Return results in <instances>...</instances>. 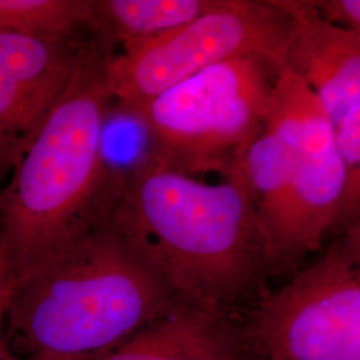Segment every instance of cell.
Masks as SVG:
<instances>
[{
  "mask_svg": "<svg viewBox=\"0 0 360 360\" xmlns=\"http://www.w3.org/2000/svg\"><path fill=\"white\" fill-rule=\"evenodd\" d=\"M240 162L223 181L206 183L144 153L124 168L112 208L179 302L230 321L274 275Z\"/></svg>",
  "mask_w": 360,
  "mask_h": 360,
  "instance_id": "obj_1",
  "label": "cell"
},
{
  "mask_svg": "<svg viewBox=\"0 0 360 360\" xmlns=\"http://www.w3.org/2000/svg\"><path fill=\"white\" fill-rule=\"evenodd\" d=\"M107 56L89 40L71 83L0 191V248L18 284L65 252L120 195L104 148L114 110Z\"/></svg>",
  "mask_w": 360,
  "mask_h": 360,
  "instance_id": "obj_2",
  "label": "cell"
},
{
  "mask_svg": "<svg viewBox=\"0 0 360 360\" xmlns=\"http://www.w3.org/2000/svg\"><path fill=\"white\" fill-rule=\"evenodd\" d=\"M112 208L16 285L7 321L23 360L92 359L179 302Z\"/></svg>",
  "mask_w": 360,
  "mask_h": 360,
  "instance_id": "obj_3",
  "label": "cell"
},
{
  "mask_svg": "<svg viewBox=\"0 0 360 360\" xmlns=\"http://www.w3.org/2000/svg\"><path fill=\"white\" fill-rule=\"evenodd\" d=\"M281 68L238 59L206 68L158 95L127 117L144 131L154 162L183 175L227 178L264 131Z\"/></svg>",
  "mask_w": 360,
  "mask_h": 360,
  "instance_id": "obj_4",
  "label": "cell"
},
{
  "mask_svg": "<svg viewBox=\"0 0 360 360\" xmlns=\"http://www.w3.org/2000/svg\"><path fill=\"white\" fill-rule=\"evenodd\" d=\"M295 19L283 0H221L210 13L105 59L114 110L127 116L158 95L212 65L263 59L283 68Z\"/></svg>",
  "mask_w": 360,
  "mask_h": 360,
  "instance_id": "obj_5",
  "label": "cell"
},
{
  "mask_svg": "<svg viewBox=\"0 0 360 360\" xmlns=\"http://www.w3.org/2000/svg\"><path fill=\"white\" fill-rule=\"evenodd\" d=\"M359 224L257 299L240 331L251 360H360Z\"/></svg>",
  "mask_w": 360,
  "mask_h": 360,
  "instance_id": "obj_6",
  "label": "cell"
},
{
  "mask_svg": "<svg viewBox=\"0 0 360 360\" xmlns=\"http://www.w3.org/2000/svg\"><path fill=\"white\" fill-rule=\"evenodd\" d=\"M266 126L292 151V233L290 266L322 248L336 230L345 172L335 143L334 124L316 95L288 68L278 74Z\"/></svg>",
  "mask_w": 360,
  "mask_h": 360,
  "instance_id": "obj_7",
  "label": "cell"
},
{
  "mask_svg": "<svg viewBox=\"0 0 360 360\" xmlns=\"http://www.w3.org/2000/svg\"><path fill=\"white\" fill-rule=\"evenodd\" d=\"M87 40V32L47 39L0 30V183L71 83Z\"/></svg>",
  "mask_w": 360,
  "mask_h": 360,
  "instance_id": "obj_8",
  "label": "cell"
},
{
  "mask_svg": "<svg viewBox=\"0 0 360 360\" xmlns=\"http://www.w3.org/2000/svg\"><path fill=\"white\" fill-rule=\"evenodd\" d=\"M295 19L284 67L321 101L333 124L360 103V32L323 20L311 0H283Z\"/></svg>",
  "mask_w": 360,
  "mask_h": 360,
  "instance_id": "obj_9",
  "label": "cell"
},
{
  "mask_svg": "<svg viewBox=\"0 0 360 360\" xmlns=\"http://www.w3.org/2000/svg\"><path fill=\"white\" fill-rule=\"evenodd\" d=\"M90 360H248V355L230 319L176 302Z\"/></svg>",
  "mask_w": 360,
  "mask_h": 360,
  "instance_id": "obj_10",
  "label": "cell"
},
{
  "mask_svg": "<svg viewBox=\"0 0 360 360\" xmlns=\"http://www.w3.org/2000/svg\"><path fill=\"white\" fill-rule=\"evenodd\" d=\"M221 0H94L87 34L107 58L116 46L148 38L210 13Z\"/></svg>",
  "mask_w": 360,
  "mask_h": 360,
  "instance_id": "obj_11",
  "label": "cell"
},
{
  "mask_svg": "<svg viewBox=\"0 0 360 360\" xmlns=\"http://www.w3.org/2000/svg\"><path fill=\"white\" fill-rule=\"evenodd\" d=\"M94 0H0V30L47 39L89 31Z\"/></svg>",
  "mask_w": 360,
  "mask_h": 360,
  "instance_id": "obj_12",
  "label": "cell"
},
{
  "mask_svg": "<svg viewBox=\"0 0 360 360\" xmlns=\"http://www.w3.org/2000/svg\"><path fill=\"white\" fill-rule=\"evenodd\" d=\"M334 134L345 172L336 230H346L360 223V103L335 122Z\"/></svg>",
  "mask_w": 360,
  "mask_h": 360,
  "instance_id": "obj_13",
  "label": "cell"
},
{
  "mask_svg": "<svg viewBox=\"0 0 360 360\" xmlns=\"http://www.w3.org/2000/svg\"><path fill=\"white\" fill-rule=\"evenodd\" d=\"M312 4L323 20L360 32V0H321Z\"/></svg>",
  "mask_w": 360,
  "mask_h": 360,
  "instance_id": "obj_14",
  "label": "cell"
},
{
  "mask_svg": "<svg viewBox=\"0 0 360 360\" xmlns=\"http://www.w3.org/2000/svg\"><path fill=\"white\" fill-rule=\"evenodd\" d=\"M16 285L18 282L11 269V264L3 250L0 248V343L4 342L1 338V328L4 321H7V315L13 303Z\"/></svg>",
  "mask_w": 360,
  "mask_h": 360,
  "instance_id": "obj_15",
  "label": "cell"
},
{
  "mask_svg": "<svg viewBox=\"0 0 360 360\" xmlns=\"http://www.w3.org/2000/svg\"><path fill=\"white\" fill-rule=\"evenodd\" d=\"M0 360H23L22 358H19V356H16L15 354H13V351L8 348V346L3 342L1 345H0Z\"/></svg>",
  "mask_w": 360,
  "mask_h": 360,
  "instance_id": "obj_16",
  "label": "cell"
},
{
  "mask_svg": "<svg viewBox=\"0 0 360 360\" xmlns=\"http://www.w3.org/2000/svg\"><path fill=\"white\" fill-rule=\"evenodd\" d=\"M0 345H1V343H0Z\"/></svg>",
  "mask_w": 360,
  "mask_h": 360,
  "instance_id": "obj_17",
  "label": "cell"
},
{
  "mask_svg": "<svg viewBox=\"0 0 360 360\" xmlns=\"http://www.w3.org/2000/svg\"><path fill=\"white\" fill-rule=\"evenodd\" d=\"M248 360H251V359H248Z\"/></svg>",
  "mask_w": 360,
  "mask_h": 360,
  "instance_id": "obj_18",
  "label": "cell"
}]
</instances>
